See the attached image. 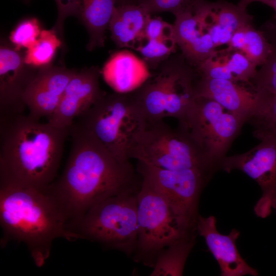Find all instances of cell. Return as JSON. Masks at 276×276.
Instances as JSON below:
<instances>
[{
	"mask_svg": "<svg viewBox=\"0 0 276 276\" xmlns=\"http://www.w3.org/2000/svg\"><path fill=\"white\" fill-rule=\"evenodd\" d=\"M70 135L72 144L65 168L47 188L68 225L108 197L139 190L142 180L130 161L117 158L78 122L71 126Z\"/></svg>",
	"mask_w": 276,
	"mask_h": 276,
	"instance_id": "1",
	"label": "cell"
},
{
	"mask_svg": "<svg viewBox=\"0 0 276 276\" xmlns=\"http://www.w3.org/2000/svg\"><path fill=\"white\" fill-rule=\"evenodd\" d=\"M70 127L24 113L0 115V182L47 189L55 180Z\"/></svg>",
	"mask_w": 276,
	"mask_h": 276,
	"instance_id": "2",
	"label": "cell"
},
{
	"mask_svg": "<svg viewBox=\"0 0 276 276\" xmlns=\"http://www.w3.org/2000/svg\"><path fill=\"white\" fill-rule=\"evenodd\" d=\"M0 223L2 245L11 241L23 243L38 267L49 259L55 239L76 240L47 188L0 182Z\"/></svg>",
	"mask_w": 276,
	"mask_h": 276,
	"instance_id": "3",
	"label": "cell"
},
{
	"mask_svg": "<svg viewBox=\"0 0 276 276\" xmlns=\"http://www.w3.org/2000/svg\"><path fill=\"white\" fill-rule=\"evenodd\" d=\"M150 71L147 80L132 92L147 122L172 117L184 122L196 98V66L181 53H174Z\"/></svg>",
	"mask_w": 276,
	"mask_h": 276,
	"instance_id": "4",
	"label": "cell"
},
{
	"mask_svg": "<svg viewBox=\"0 0 276 276\" xmlns=\"http://www.w3.org/2000/svg\"><path fill=\"white\" fill-rule=\"evenodd\" d=\"M129 156L137 163L169 171L198 170L214 175L219 170L185 127L178 125L173 128L164 120L147 122Z\"/></svg>",
	"mask_w": 276,
	"mask_h": 276,
	"instance_id": "5",
	"label": "cell"
},
{
	"mask_svg": "<svg viewBox=\"0 0 276 276\" xmlns=\"http://www.w3.org/2000/svg\"><path fill=\"white\" fill-rule=\"evenodd\" d=\"M117 158L130 161L129 153L147 120L132 92L105 93L77 118Z\"/></svg>",
	"mask_w": 276,
	"mask_h": 276,
	"instance_id": "6",
	"label": "cell"
},
{
	"mask_svg": "<svg viewBox=\"0 0 276 276\" xmlns=\"http://www.w3.org/2000/svg\"><path fill=\"white\" fill-rule=\"evenodd\" d=\"M140 189L113 195L98 203L70 225V231L76 240L97 242L133 255L137 239V196Z\"/></svg>",
	"mask_w": 276,
	"mask_h": 276,
	"instance_id": "7",
	"label": "cell"
},
{
	"mask_svg": "<svg viewBox=\"0 0 276 276\" xmlns=\"http://www.w3.org/2000/svg\"><path fill=\"white\" fill-rule=\"evenodd\" d=\"M142 179L137 196V239L133 255L134 261L152 268L166 247L196 234L186 233L164 197L148 180Z\"/></svg>",
	"mask_w": 276,
	"mask_h": 276,
	"instance_id": "8",
	"label": "cell"
},
{
	"mask_svg": "<svg viewBox=\"0 0 276 276\" xmlns=\"http://www.w3.org/2000/svg\"><path fill=\"white\" fill-rule=\"evenodd\" d=\"M245 122V118L227 110L216 101L197 97L185 121L178 125L187 129L205 156L220 170L226 152Z\"/></svg>",
	"mask_w": 276,
	"mask_h": 276,
	"instance_id": "9",
	"label": "cell"
},
{
	"mask_svg": "<svg viewBox=\"0 0 276 276\" xmlns=\"http://www.w3.org/2000/svg\"><path fill=\"white\" fill-rule=\"evenodd\" d=\"M220 170L228 173L241 171L259 185L262 193L254 207L258 217L265 218L271 214L272 209L276 210L275 139H263L245 153L226 156Z\"/></svg>",
	"mask_w": 276,
	"mask_h": 276,
	"instance_id": "10",
	"label": "cell"
},
{
	"mask_svg": "<svg viewBox=\"0 0 276 276\" xmlns=\"http://www.w3.org/2000/svg\"><path fill=\"white\" fill-rule=\"evenodd\" d=\"M38 67L27 64L25 55L8 43L0 48V115L24 113V94Z\"/></svg>",
	"mask_w": 276,
	"mask_h": 276,
	"instance_id": "11",
	"label": "cell"
},
{
	"mask_svg": "<svg viewBox=\"0 0 276 276\" xmlns=\"http://www.w3.org/2000/svg\"><path fill=\"white\" fill-rule=\"evenodd\" d=\"M97 66L82 69L67 85L61 101L48 122L58 127H69L90 109L105 93L101 89Z\"/></svg>",
	"mask_w": 276,
	"mask_h": 276,
	"instance_id": "12",
	"label": "cell"
},
{
	"mask_svg": "<svg viewBox=\"0 0 276 276\" xmlns=\"http://www.w3.org/2000/svg\"><path fill=\"white\" fill-rule=\"evenodd\" d=\"M77 72L63 66L49 64L38 68L24 94L29 115L39 120L56 110L70 81Z\"/></svg>",
	"mask_w": 276,
	"mask_h": 276,
	"instance_id": "13",
	"label": "cell"
},
{
	"mask_svg": "<svg viewBox=\"0 0 276 276\" xmlns=\"http://www.w3.org/2000/svg\"><path fill=\"white\" fill-rule=\"evenodd\" d=\"M214 216L207 217L199 215L197 222L198 234L202 237L217 261L221 276L258 275L257 270L248 265L239 254L236 241L240 232L233 228L229 234L223 235L217 228Z\"/></svg>",
	"mask_w": 276,
	"mask_h": 276,
	"instance_id": "14",
	"label": "cell"
},
{
	"mask_svg": "<svg viewBox=\"0 0 276 276\" xmlns=\"http://www.w3.org/2000/svg\"><path fill=\"white\" fill-rule=\"evenodd\" d=\"M196 10L216 48L227 45L237 30L253 22V17L247 12L246 8L224 0H204Z\"/></svg>",
	"mask_w": 276,
	"mask_h": 276,
	"instance_id": "15",
	"label": "cell"
},
{
	"mask_svg": "<svg viewBox=\"0 0 276 276\" xmlns=\"http://www.w3.org/2000/svg\"><path fill=\"white\" fill-rule=\"evenodd\" d=\"M196 97L212 99L227 110L247 120L252 112L258 94L250 86L231 80L200 77L196 84Z\"/></svg>",
	"mask_w": 276,
	"mask_h": 276,
	"instance_id": "16",
	"label": "cell"
},
{
	"mask_svg": "<svg viewBox=\"0 0 276 276\" xmlns=\"http://www.w3.org/2000/svg\"><path fill=\"white\" fill-rule=\"evenodd\" d=\"M196 8L174 15L173 26L181 54L191 64L197 66L212 55L216 48L201 22Z\"/></svg>",
	"mask_w": 276,
	"mask_h": 276,
	"instance_id": "17",
	"label": "cell"
},
{
	"mask_svg": "<svg viewBox=\"0 0 276 276\" xmlns=\"http://www.w3.org/2000/svg\"><path fill=\"white\" fill-rule=\"evenodd\" d=\"M257 68L242 52L228 47L216 50L196 67L200 77L226 79L250 87Z\"/></svg>",
	"mask_w": 276,
	"mask_h": 276,
	"instance_id": "18",
	"label": "cell"
},
{
	"mask_svg": "<svg viewBox=\"0 0 276 276\" xmlns=\"http://www.w3.org/2000/svg\"><path fill=\"white\" fill-rule=\"evenodd\" d=\"M101 72L108 85L120 93L133 91L151 75L145 61L128 50L113 53L104 64Z\"/></svg>",
	"mask_w": 276,
	"mask_h": 276,
	"instance_id": "19",
	"label": "cell"
},
{
	"mask_svg": "<svg viewBox=\"0 0 276 276\" xmlns=\"http://www.w3.org/2000/svg\"><path fill=\"white\" fill-rule=\"evenodd\" d=\"M151 14L137 4H117L108 29L111 37L119 48L134 49L141 38Z\"/></svg>",
	"mask_w": 276,
	"mask_h": 276,
	"instance_id": "20",
	"label": "cell"
},
{
	"mask_svg": "<svg viewBox=\"0 0 276 276\" xmlns=\"http://www.w3.org/2000/svg\"><path fill=\"white\" fill-rule=\"evenodd\" d=\"M117 0H82L80 19L87 29V49L91 51L103 47Z\"/></svg>",
	"mask_w": 276,
	"mask_h": 276,
	"instance_id": "21",
	"label": "cell"
},
{
	"mask_svg": "<svg viewBox=\"0 0 276 276\" xmlns=\"http://www.w3.org/2000/svg\"><path fill=\"white\" fill-rule=\"evenodd\" d=\"M227 47L239 50L257 66L266 60L271 51L268 32L257 30L251 22L239 28L233 34Z\"/></svg>",
	"mask_w": 276,
	"mask_h": 276,
	"instance_id": "22",
	"label": "cell"
},
{
	"mask_svg": "<svg viewBox=\"0 0 276 276\" xmlns=\"http://www.w3.org/2000/svg\"><path fill=\"white\" fill-rule=\"evenodd\" d=\"M197 235L184 236L163 249L157 256L150 276L182 275Z\"/></svg>",
	"mask_w": 276,
	"mask_h": 276,
	"instance_id": "23",
	"label": "cell"
},
{
	"mask_svg": "<svg viewBox=\"0 0 276 276\" xmlns=\"http://www.w3.org/2000/svg\"><path fill=\"white\" fill-rule=\"evenodd\" d=\"M257 92L256 106L247 122L252 126L257 139L276 140V94Z\"/></svg>",
	"mask_w": 276,
	"mask_h": 276,
	"instance_id": "24",
	"label": "cell"
},
{
	"mask_svg": "<svg viewBox=\"0 0 276 276\" xmlns=\"http://www.w3.org/2000/svg\"><path fill=\"white\" fill-rule=\"evenodd\" d=\"M62 45V41L53 29L43 30L34 44L27 50L25 61L38 68L49 65Z\"/></svg>",
	"mask_w": 276,
	"mask_h": 276,
	"instance_id": "25",
	"label": "cell"
},
{
	"mask_svg": "<svg viewBox=\"0 0 276 276\" xmlns=\"http://www.w3.org/2000/svg\"><path fill=\"white\" fill-rule=\"evenodd\" d=\"M267 26L271 51L265 62L257 70L251 87L256 91L276 94V24Z\"/></svg>",
	"mask_w": 276,
	"mask_h": 276,
	"instance_id": "26",
	"label": "cell"
},
{
	"mask_svg": "<svg viewBox=\"0 0 276 276\" xmlns=\"http://www.w3.org/2000/svg\"><path fill=\"white\" fill-rule=\"evenodd\" d=\"M177 47L175 38L151 39L145 35L138 42L134 50L139 52L150 70L175 53Z\"/></svg>",
	"mask_w": 276,
	"mask_h": 276,
	"instance_id": "27",
	"label": "cell"
},
{
	"mask_svg": "<svg viewBox=\"0 0 276 276\" xmlns=\"http://www.w3.org/2000/svg\"><path fill=\"white\" fill-rule=\"evenodd\" d=\"M41 32L40 24L36 18H27L17 25L11 32L9 39L16 50L28 49L34 44Z\"/></svg>",
	"mask_w": 276,
	"mask_h": 276,
	"instance_id": "28",
	"label": "cell"
},
{
	"mask_svg": "<svg viewBox=\"0 0 276 276\" xmlns=\"http://www.w3.org/2000/svg\"><path fill=\"white\" fill-rule=\"evenodd\" d=\"M204 0H137L136 4L143 7L150 14L170 12L174 15L194 9Z\"/></svg>",
	"mask_w": 276,
	"mask_h": 276,
	"instance_id": "29",
	"label": "cell"
},
{
	"mask_svg": "<svg viewBox=\"0 0 276 276\" xmlns=\"http://www.w3.org/2000/svg\"><path fill=\"white\" fill-rule=\"evenodd\" d=\"M58 9V16L52 28L64 45L63 25L65 19L70 16L80 18L82 0H55Z\"/></svg>",
	"mask_w": 276,
	"mask_h": 276,
	"instance_id": "30",
	"label": "cell"
},
{
	"mask_svg": "<svg viewBox=\"0 0 276 276\" xmlns=\"http://www.w3.org/2000/svg\"><path fill=\"white\" fill-rule=\"evenodd\" d=\"M145 35L151 39L175 38L173 25L165 21L159 17H151L146 27Z\"/></svg>",
	"mask_w": 276,
	"mask_h": 276,
	"instance_id": "31",
	"label": "cell"
},
{
	"mask_svg": "<svg viewBox=\"0 0 276 276\" xmlns=\"http://www.w3.org/2000/svg\"><path fill=\"white\" fill-rule=\"evenodd\" d=\"M275 0H240L238 4L243 7L246 8L247 6L254 2H259L267 6L272 7Z\"/></svg>",
	"mask_w": 276,
	"mask_h": 276,
	"instance_id": "32",
	"label": "cell"
},
{
	"mask_svg": "<svg viewBox=\"0 0 276 276\" xmlns=\"http://www.w3.org/2000/svg\"><path fill=\"white\" fill-rule=\"evenodd\" d=\"M137 0H117V4H136Z\"/></svg>",
	"mask_w": 276,
	"mask_h": 276,
	"instance_id": "33",
	"label": "cell"
},
{
	"mask_svg": "<svg viewBox=\"0 0 276 276\" xmlns=\"http://www.w3.org/2000/svg\"><path fill=\"white\" fill-rule=\"evenodd\" d=\"M272 8L274 9L275 11V18L276 19V0L274 1Z\"/></svg>",
	"mask_w": 276,
	"mask_h": 276,
	"instance_id": "34",
	"label": "cell"
},
{
	"mask_svg": "<svg viewBox=\"0 0 276 276\" xmlns=\"http://www.w3.org/2000/svg\"><path fill=\"white\" fill-rule=\"evenodd\" d=\"M275 212H276V210H275Z\"/></svg>",
	"mask_w": 276,
	"mask_h": 276,
	"instance_id": "35",
	"label": "cell"
}]
</instances>
